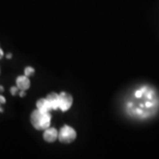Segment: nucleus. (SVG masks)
<instances>
[{
  "label": "nucleus",
  "instance_id": "nucleus-1",
  "mask_svg": "<svg viewBox=\"0 0 159 159\" xmlns=\"http://www.w3.org/2000/svg\"><path fill=\"white\" fill-rule=\"evenodd\" d=\"M158 107V97L150 87H141L134 91L127 101V111L138 118H148L156 113Z\"/></svg>",
  "mask_w": 159,
  "mask_h": 159
},
{
  "label": "nucleus",
  "instance_id": "nucleus-2",
  "mask_svg": "<svg viewBox=\"0 0 159 159\" xmlns=\"http://www.w3.org/2000/svg\"><path fill=\"white\" fill-rule=\"evenodd\" d=\"M51 119L52 116L50 113L40 112L37 109L31 114V124L37 130H46L49 128L51 125Z\"/></svg>",
  "mask_w": 159,
  "mask_h": 159
},
{
  "label": "nucleus",
  "instance_id": "nucleus-3",
  "mask_svg": "<svg viewBox=\"0 0 159 159\" xmlns=\"http://www.w3.org/2000/svg\"><path fill=\"white\" fill-rule=\"evenodd\" d=\"M77 138V132L72 127L64 125L58 132V139L63 144H70Z\"/></svg>",
  "mask_w": 159,
  "mask_h": 159
},
{
  "label": "nucleus",
  "instance_id": "nucleus-4",
  "mask_svg": "<svg viewBox=\"0 0 159 159\" xmlns=\"http://www.w3.org/2000/svg\"><path fill=\"white\" fill-rule=\"evenodd\" d=\"M72 106V96L67 92H61L59 94V110L66 112Z\"/></svg>",
  "mask_w": 159,
  "mask_h": 159
},
{
  "label": "nucleus",
  "instance_id": "nucleus-5",
  "mask_svg": "<svg viewBox=\"0 0 159 159\" xmlns=\"http://www.w3.org/2000/svg\"><path fill=\"white\" fill-rule=\"evenodd\" d=\"M43 139H44V141L48 143L55 142L56 139H58V131H57V129L54 128V127L47 128L43 132Z\"/></svg>",
  "mask_w": 159,
  "mask_h": 159
},
{
  "label": "nucleus",
  "instance_id": "nucleus-6",
  "mask_svg": "<svg viewBox=\"0 0 159 159\" xmlns=\"http://www.w3.org/2000/svg\"><path fill=\"white\" fill-rule=\"evenodd\" d=\"M16 83H17V87L19 88V90L26 91L30 87V80L25 75L18 77L17 80H16Z\"/></svg>",
  "mask_w": 159,
  "mask_h": 159
},
{
  "label": "nucleus",
  "instance_id": "nucleus-7",
  "mask_svg": "<svg viewBox=\"0 0 159 159\" xmlns=\"http://www.w3.org/2000/svg\"><path fill=\"white\" fill-rule=\"evenodd\" d=\"M36 107H37V110H39L40 112L51 113V111H53L52 106H51L50 101L48 100L47 98H40V99L37 100Z\"/></svg>",
  "mask_w": 159,
  "mask_h": 159
},
{
  "label": "nucleus",
  "instance_id": "nucleus-8",
  "mask_svg": "<svg viewBox=\"0 0 159 159\" xmlns=\"http://www.w3.org/2000/svg\"><path fill=\"white\" fill-rule=\"evenodd\" d=\"M47 99L50 101L53 110H58L59 109V94L54 93V92L53 93H50V94H48Z\"/></svg>",
  "mask_w": 159,
  "mask_h": 159
},
{
  "label": "nucleus",
  "instance_id": "nucleus-9",
  "mask_svg": "<svg viewBox=\"0 0 159 159\" xmlns=\"http://www.w3.org/2000/svg\"><path fill=\"white\" fill-rule=\"evenodd\" d=\"M25 75H27V77H30V75H32L34 74V68L33 67H31V66H27L26 68H25Z\"/></svg>",
  "mask_w": 159,
  "mask_h": 159
},
{
  "label": "nucleus",
  "instance_id": "nucleus-10",
  "mask_svg": "<svg viewBox=\"0 0 159 159\" xmlns=\"http://www.w3.org/2000/svg\"><path fill=\"white\" fill-rule=\"evenodd\" d=\"M18 90H19V88L18 87H11V95H17V93H18Z\"/></svg>",
  "mask_w": 159,
  "mask_h": 159
},
{
  "label": "nucleus",
  "instance_id": "nucleus-11",
  "mask_svg": "<svg viewBox=\"0 0 159 159\" xmlns=\"http://www.w3.org/2000/svg\"><path fill=\"white\" fill-rule=\"evenodd\" d=\"M5 102H6L5 98L3 97V96H1V95H0V106H1V104H4Z\"/></svg>",
  "mask_w": 159,
  "mask_h": 159
},
{
  "label": "nucleus",
  "instance_id": "nucleus-12",
  "mask_svg": "<svg viewBox=\"0 0 159 159\" xmlns=\"http://www.w3.org/2000/svg\"><path fill=\"white\" fill-rule=\"evenodd\" d=\"M25 94H26V93H25V91H24V90H21V92H20V96H21V97H24V96H25Z\"/></svg>",
  "mask_w": 159,
  "mask_h": 159
},
{
  "label": "nucleus",
  "instance_id": "nucleus-13",
  "mask_svg": "<svg viewBox=\"0 0 159 159\" xmlns=\"http://www.w3.org/2000/svg\"><path fill=\"white\" fill-rule=\"evenodd\" d=\"M2 57H3V51H2L1 49H0V59H1Z\"/></svg>",
  "mask_w": 159,
  "mask_h": 159
},
{
  "label": "nucleus",
  "instance_id": "nucleus-14",
  "mask_svg": "<svg viewBox=\"0 0 159 159\" xmlns=\"http://www.w3.org/2000/svg\"><path fill=\"white\" fill-rule=\"evenodd\" d=\"M11 54H8V55L7 56H6V58H7V59H11Z\"/></svg>",
  "mask_w": 159,
  "mask_h": 159
},
{
  "label": "nucleus",
  "instance_id": "nucleus-15",
  "mask_svg": "<svg viewBox=\"0 0 159 159\" xmlns=\"http://www.w3.org/2000/svg\"><path fill=\"white\" fill-rule=\"evenodd\" d=\"M0 91H1V92H3V91H4V89H3V87H2V86H0Z\"/></svg>",
  "mask_w": 159,
  "mask_h": 159
}]
</instances>
